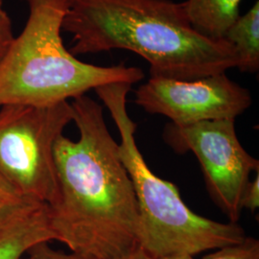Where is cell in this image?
I'll return each mask as SVG.
<instances>
[{"mask_svg":"<svg viewBox=\"0 0 259 259\" xmlns=\"http://www.w3.org/2000/svg\"><path fill=\"white\" fill-rule=\"evenodd\" d=\"M79 139L54 147L57 195L48 205L56 236L71 252L116 259L138 247L139 206L103 107L87 94L71 102Z\"/></svg>","mask_w":259,"mask_h":259,"instance_id":"6da1fadb","label":"cell"},{"mask_svg":"<svg viewBox=\"0 0 259 259\" xmlns=\"http://www.w3.org/2000/svg\"><path fill=\"white\" fill-rule=\"evenodd\" d=\"M63 31L73 55L129 50L149 63L151 77L195 80L238 66L232 45L196 32L172 0H71Z\"/></svg>","mask_w":259,"mask_h":259,"instance_id":"7a4b0ae2","label":"cell"},{"mask_svg":"<svg viewBox=\"0 0 259 259\" xmlns=\"http://www.w3.org/2000/svg\"><path fill=\"white\" fill-rule=\"evenodd\" d=\"M25 27L0 65V107H49L112 83H139L141 68L87 64L64 45L63 21L71 0H25Z\"/></svg>","mask_w":259,"mask_h":259,"instance_id":"3957f363","label":"cell"},{"mask_svg":"<svg viewBox=\"0 0 259 259\" xmlns=\"http://www.w3.org/2000/svg\"><path fill=\"white\" fill-rule=\"evenodd\" d=\"M132 84L112 83L95 89L119 132V155L133 183L139 206L138 247L153 258L176 254L194 256L246 238L238 223H220L193 212L175 185L156 176L139 151L137 124L127 111Z\"/></svg>","mask_w":259,"mask_h":259,"instance_id":"277c9868","label":"cell"},{"mask_svg":"<svg viewBox=\"0 0 259 259\" xmlns=\"http://www.w3.org/2000/svg\"><path fill=\"white\" fill-rule=\"evenodd\" d=\"M71 122L70 102L0 107V174L28 200L47 204L55 200L54 147Z\"/></svg>","mask_w":259,"mask_h":259,"instance_id":"5b68a950","label":"cell"},{"mask_svg":"<svg viewBox=\"0 0 259 259\" xmlns=\"http://www.w3.org/2000/svg\"><path fill=\"white\" fill-rule=\"evenodd\" d=\"M167 143L178 153L190 151L203 169L207 190L231 223H238L242 195L250 174L259 171V161L244 149L235 120L204 121L187 126L167 125Z\"/></svg>","mask_w":259,"mask_h":259,"instance_id":"8992f818","label":"cell"},{"mask_svg":"<svg viewBox=\"0 0 259 259\" xmlns=\"http://www.w3.org/2000/svg\"><path fill=\"white\" fill-rule=\"evenodd\" d=\"M250 91L227 73L195 80L150 77L136 91L135 103L151 114L163 115L175 126L233 119L247 111Z\"/></svg>","mask_w":259,"mask_h":259,"instance_id":"52a82bcc","label":"cell"},{"mask_svg":"<svg viewBox=\"0 0 259 259\" xmlns=\"http://www.w3.org/2000/svg\"><path fill=\"white\" fill-rule=\"evenodd\" d=\"M51 241L48 205L32 203L0 227V259H23L35 245Z\"/></svg>","mask_w":259,"mask_h":259,"instance_id":"ba28073f","label":"cell"},{"mask_svg":"<svg viewBox=\"0 0 259 259\" xmlns=\"http://www.w3.org/2000/svg\"><path fill=\"white\" fill-rule=\"evenodd\" d=\"M242 0H186V18L196 32L211 39H224L240 17Z\"/></svg>","mask_w":259,"mask_h":259,"instance_id":"9c48e42d","label":"cell"},{"mask_svg":"<svg viewBox=\"0 0 259 259\" xmlns=\"http://www.w3.org/2000/svg\"><path fill=\"white\" fill-rule=\"evenodd\" d=\"M224 39L232 45L238 57L237 68L255 73L259 69V1L240 16L226 33Z\"/></svg>","mask_w":259,"mask_h":259,"instance_id":"30bf717a","label":"cell"},{"mask_svg":"<svg viewBox=\"0 0 259 259\" xmlns=\"http://www.w3.org/2000/svg\"><path fill=\"white\" fill-rule=\"evenodd\" d=\"M32 203L0 174V227Z\"/></svg>","mask_w":259,"mask_h":259,"instance_id":"8fae6325","label":"cell"},{"mask_svg":"<svg viewBox=\"0 0 259 259\" xmlns=\"http://www.w3.org/2000/svg\"><path fill=\"white\" fill-rule=\"evenodd\" d=\"M202 259H259V241L253 237L217 249Z\"/></svg>","mask_w":259,"mask_h":259,"instance_id":"7c38bea8","label":"cell"},{"mask_svg":"<svg viewBox=\"0 0 259 259\" xmlns=\"http://www.w3.org/2000/svg\"><path fill=\"white\" fill-rule=\"evenodd\" d=\"M25 255L26 256H24L23 259H93L71 251L66 253L64 251L54 250L48 245L47 242L35 245L28 250Z\"/></svg>","mask_w":259,"mask_h":259,"instance_id":"4fadbf2b","label":"cell"},{"mask_svg":"<svg viewBox=\"0 0 259 259\" xmlns=\"http://www.w3.org/2000/svg\"><path fill=\"white\" fill-rule=\"evenodd\" d=\"M14 38L12 21L8 14L3 11L0 13V65L7 55Z\"/></svg>","mask_w":259,"mask_h":259,"instance_id":"5bb4252c","label":"cell"},{"mask_svg":"<svg viewBox=\"0 0 259 259\" xmlns=\"http://www.w3.org/2000/svg\"><path fill=\"white\" fill-rule=\"evenodd\" d=\"M242 209H249L254 212L259 206V171L256 172V177L250 181L246 186L242 199H241Z\"/></svg>","mask_w":259,"mask_h":259,"instance_id":"9a60e30c","label":"cell"},{"mask_svg":"<svg viewBox=\"0 0 259 259\" xmlns=\"http://www.w3.org/2000/svg\"><path fill=\"white\" fill-rule=\"evenodd\" d=\"M147 258V254L139 248H137L133 252H131L128 255L122 256L119 258L116 259H146Z\"/></svg>","mask_w":259,"mask_h":259,"instance_id":"2e32d148","label":"cell"},{"mask_svg":"<svg viewBox=\"0 0 259 259\" xmlns=\"http://www.w3.org/2000/svg\"><path fill=\"white\" fill-rule=\"evenodd\" d=\"M146 259H194V256L189 255V254H176V255L163 256V257H159V258H153V257L147 255V258Z\"/></svg>","mask_w":259,"mask_h":259,"instance_id":"e0dca14e","label":"cell"},{"mask_svg":"<svg viewBox=\"0 0 259 259\" xmlns=\"http://www.w3.org/2000/svg\"><path fill=\"white\" fill-rule=\"evenodd\" d=\"M2 5H3V0H0V13H2L4 11L2 8Z\"/></svg>","mask_w":259,"mask_h":259,"instance_id":"ac0fdd59","label":"cell"}]
</instances>
